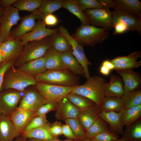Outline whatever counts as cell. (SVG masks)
Returning <instances> with one entry per match:
<instances>
[{
  "label": "cell",
  "mask_w": 141,
  "mask_h": 141,
  "mask_svg": "<svg viewBox=\"0 0 141 141\" xmlns=\"http://www.w3.org/2000/svg\"><path fill=\"white\" fill-rule=\"evenodd\" d=\"M87 79L84 84L73 87L71 92L81 95L91 100L100 111L104 96L103 90L106 80L98 75L90 77Z\"/></svg>",
  "instance_id": "6da1fadb"
},
{
  "label": "cell",
  "mask_w": 141,
  "mask_h": 141,
  "mask_svg": "<svg viewBox=\"0 0 141 141\" xmlns=\"http://www.w3.org/2000/svg\"><path fill=\"white\" fill-rule=\"evenodd\" d=\"M52 48V40L49 36L30 41L24 45L22 51L16 59L14 66L17 68L28 62L42 57Z\"/></svg>",
  "instance_id": "7a4b0ae2"
},
{
  "label": "cell",
  "mask_w": 141,
  "mask_h": 141,
  "mask_svg": "<svg viewBox=\"0 0 141 141\" xmlns=\"http://www.w3.org/2000/svg\"><path fill=\"white\" fill-rule=\"evenodd\" d=\"M37 82L73 87L80 85V77L67 69L47 70L34 77Z\"/></svg>",
  "instance_id": "3957f363"
},
{
  "label": "cell",
  "mask_w": 141,
  "mask_h": 141,
  "mask_svg": "<svg viewBox=\"0 0 141 141\" xmlns=\"http://www.w3.org/2000/svg\"><path fill=\"white\" fill-rule=\"evenodd\" d=\"M72 36L81 45L93 47L107 38L109 33L108 30L104 28L82 24L76 29L75 33Z\"/></svg>",
  "instance_id": "277c9868"
},
{
  "label": "cell",
  "mask_w": 141,
  "mask_h": 141,
  "mask_svg": "<svg viewBox=\"0 0 141 141\" xmlns=\"http://www.w3.org/2000/svg\"><path fill=\"white\" fill-rule=\"evenodd\" d=\"M37 82L34 77L18 69L13 65L5 72L2 83L3 90L13 89L20 91H25Z\"/></svg>",
  "instance_id": "5b68a950"
},
{
  "label": "cell",
  "mask_w": 141,
  "mask_h": 141,
  "mask_svg": "<svg viewBox=\"0 0 141 141\" xmlns=\"http://www.w3.org/2000/svg\"><path fill=\"white\" fill-rule=\"evenodd\" d=\"M35 88L48 102L58 103L71 92L72 87L37 82Z\"/></svg>",
  "instance_id": "8992f818"
},
{
  "label": "cell",
  "mask_w": 141,
  "mask_h": 141,
  "mask_svg": "<svg viewBox=\"0 0 141 141\" xmlns=\"http://www.w3.org/2000/svg\"><path fill=\"white\" fill-rule=\"evenodd\" d=\"M58 31L67 39L71 45L72 54L83 68L84 72V76L87 79L90 77L88 66L92 63L88 60L84 52L82 45L74 39L69 34L64 27L60 26Z\"/></svg>",
  "instance_id": "52a82bcc"
},
{
  "label": "cell",
  "mask_w": 141,
  "mask_h": 141,
  "mask_svg": "<svg viewBox=\"0 0 141 141\" xmlns=\"http://www.w3.org/2000/svg\"><path fill=\"white\" fill-rule=\"evenodd\" d=\"M21 92L7 89L0 92V115L10 116L17 108L22 97Z\"/></svg>",
  "instance_id": "ba28073f"
},
{
  "label": "cell",
  "mask_w": 141,
  "mask_h": 141,
  "mask_svg": "<svg viewBox=\"0 0 141 141\" xmlns=\"http://www.w3.org/2000/svg\"><path fill=\"white\" fill-rule=\"evenodd\" d=\"M19 11L12 6L5 8L3 14L0 18V42L1 43L9 37L12 27L20 20Z\"/></svg>",
  "instance_id": "9c48e42d"
},
{
  "label": "cell",
  "mask_w": 141,
  "mask_h": 141,
  "mask_svg": "<svg viewBox=\"0 0 141 141\" xmlns=\"http://www.w3.org/2000/svg\"><path fill=\"white\" fill-rule=\"evenodd\" d=\"M84 11L91 25L97 27H102L108 30L112 28V13L109 9H88Z\"/></svg>",
  "instance_id": "30bf717a"
},
{
  "label": "cell",
  "mask_w": 141,
  "mask_h": 141,
  "mask_svg": "<svg viewBox=\"0 0 141 141\" xmlns=\"http://www.w3.org/2000/svg\"><path fill=\"white\" fill-rule=\"evenodd\" d=\"M44 17L38 9L29 15L23 16L17 26L11 31L9 37L20 39L34 28L36 23V19L42 20Z\"/></svg>",
  "instance_id": "8fae6325"
},
{
  "label": "cell",
  "mask_w": 141,
  "mask_h": 141,
  "mask_svg": "<svg viewBox=\"0 0 141 141\" xmlns=\"http://www.w3.org/2000/svg\"><path fill=\"white\" fill-rule=\"evenodd\" d=\"M48 102L34 87L26 91L17 108L35 112Z\"/></svg>",
  "instance_id": "7c38bea8"
},
{
  "label": "cell",
  "mask_w": 141,
  "mask_h": 141,
  "mask_svg": "<svg viewBox=\"0 0 141 141\" xmlns=\"http://www.w3.org/2000/svg\"><path fill=\"white\" fill-rule=\"evenodd\" d=\"M24 46L21 39L9 37L2 43L1 52L3 61L7 62L16 59L21 54Z\"/></svg>",
  "instance_id": "4fadbf2b"
},
{
  "label": "cell",
  "mask_w": 141,
  "mask_h": 141,
  "mask_svg": "<svg viewBox=\"0 0 141 141\" xmlns=\"http://www.w3.org/2000/svg\"><path fill=\"white\" fill-rule=\"evenodd\" d=\"M112 13V25L120 22L127 26L129 31H136L141 33V19L138 16L123 10H115Z\"/></svg>",
  "instance_id": "5bb4252c"
},
{
  "label": "cell",
  "mask_w": 141,
  "mask_h": 141,
  "mask_svg": "<svg viewBox=\"0 0 141 141\" xmlns=\"http://www.w3.org/2000/svg\"><path fill=\"white\" fill-rule=\"evenodd\" d=\"M42 20L39 19L32 30L22 36L20 39L24 45L32 41L39 40L50 37L58 33V29L47 28Z\"/></svg>",
  "instance_id": "9a60e30c"
},
{
  "label": "cell",
  "mask_w": 141,
  "mask_h": 141,
  "mask_svg": "<svg viewBox=\"0 0 141 141\" xmlns=\"http://www.w3.org/2000/svg\"><path fill=\"white\" fill-rule=\"evenodd\" d=\"M115 71L122 77L125 92L133 91L140 87L141 76L139 73L134 71L133 69Z\"/></svg>",
  "instance_id": "2e32d148"
},
{
  "label": "cell",
  "mask_w": 141,
  "mask_h": 141,
  "mask_svg": "<svg viewBox=\"0 0 141 141\" xmlns=\"http://www.w3.org/2000/svg\"><path fill=\"white\" fill-rule=\"evenodd\" d=\"M35 112L17 108L9 116L17 131L19 136L35 117Z\"/></svg>",
  "instance_id": "e0dca14e"
},
{
  "label": "cell",
  "mask_w": 141,
  "mask_h": 141,
  "mask_svg": "<svg viewBox=\"0 0 141 141\" xmlns=\"http://www.w3.org/2000/svg\"><path fill=\"white\" fill-rule=\"evenodd\" d=\"M55 116L58 120L64 121L69 118H77L80 111L66 97L57 104Z\"/></svg>",
  "instance_id": "ac0fdd59"
},
{
  "label": "cell",
  "mask_w": 141,
  "mask_h": 141,
  "mask_svg": "<svg viewBox=\"0 0 141 141\" xmlns=\"http://www.w3.org/2000/svg\"><path fill=\"white\" fill-rule=\"evenodd\" d=\"M125 92L121 77L116 75H111L109 82H106L104 85L103 90L104 96L121 98Z\"/></svg>",
  "instance_id": "d6986e66"
},
{
  "label": "cell",
  "mask_w": 141,
  "mask_h": 141,
  "mask_svg": "<svg viewBox=\"0 0 141 141\" xmlns=\"http://www.w3.org/2000/svg\"><path fill=\"white\" fill-rule=\"evenodd\" d=\"M9 116L0 115V141H13L19 137Z\"/></svg>",
  "instance_id": "ffe728a7"
},
{
  "label": "cell",
  "mask_w": 141,
  "mask_h": 141,
  "mask_svg": "<svg viewBox=\"0 0 141 141\" xmlns=\"http://www.w3.org/2000/svg\"><path fill=\"white\" fill-rule=\"evenodd\" d=\"M122 111L116 112L99 111V117L107 123L113 131L118 134H122L123 132L122 120Z\"/></svg>",
  "instance_id": "44dd1931"
},
{
  "label": "cell",
  "mask_w": 141,
  "mask_h": 141,
  "mask_svg": "<svg viewBox=\"0 0 141 141\" xmlns=\"http://www.w3.org/2000/svg\"><path fill=\"white\" fill-rule=\"evenodd\" d=\"M51 124L48 122L44 125L23 132L20 136L26 139L41 140H59L58 137L53 136L50 131Z\"/></svg>",
  "instance_id": "7402d4cb"
},
{
  "label": "cell",
  "mask_w": 141,
  "mask_h": 141,
  "mask_svg": "<svg viewBox=\"0 0 141 141\" xmlns=\"http://www.w3.org/2000/svg\"><path fill=\"white\" fill-rule=\"evenodd\" d=\"M16 68L33 77L47 70L45 67L44 56L28 62Z\"/></svg>",
  "instance_id": "603a6c76"
},
{
  "label": "cell",
  "mask_w": 141,
  "mask_h": 141,
  "mask_svg": "<svg viewBox=\"0 0 141 141\" xmlns=\"http://www.w3.org/2000/svg\"><path fill=\"white\" fill-rule=\"evenodd\" d=\"M98 111L96 106L80 111L77 119L85 131L99 118Z\"/></svg>",
  "instance_id": "cb8c5ba5"
},
{
  "label": "cell",
  "mask_w": 141,
  "mask_h": 141,
  "mask_svg": "<svg viewBox=\"0 0 141 141\" xmlns=\"http://www.w3.org/2000/svg\"><path fill=\"white\" fill-rule=\"evenodd\" d=\"M44 56L46 70L66 69L63 63L61 54L56 51L52 48L49 49Z\"/></svg>",
  "instance_id": "d4e9b609"
},
{
  "label": "cell",
  "mask_w": 141,
  "mask_h": 141,
  "mask_svg": "<svg viewBox=\"0 0 141 141\" xmlns=\"http://www.w3.org/2000/svg\"><path fill=\"white\" fill-rule=\"evenodd\" d=\"M61 56L66 69L77 76L84 75L83 68L73 56L72 51L61 54Z\"/></svg>",
  "instance_id": "484cf974"
},
{
  "label": "cell",
  "mask_w": 141,
  "mask_h": 141,
  "mask_svg": "<svg viewBox=\"0 0 141 141\" xmlns=\"http://www.w3.org/2000/svg\"><path fill=\"white\" fill-rule=\"evenodd\" d=\"M116 10H123L141 19V2L138 0H114Z\"/></svg>",
  "instance_id": "4316f807"
},
{
  "label": "cell",
  "mask_w": 141,
  "mask_h": 141,
  "mask_svg": "<svg viewBox=\"0 0 141 141\" xmlns=\"http://www.w3.org/2000/svg\"><path fill=\"white\" fill-rule=\"evenodd\" d=\"M126 126L120 139L124 141H141V119Z\"/></svg>",
  "instance_id": "83f0119b"
},
{
  "label": "cell",
  "mask_w": 141,
  "mask_h": 141,
  "mask_svg": "<svg viewBox=\"0 0 141 141\" xmlns=\"http://www.w3.org/2000/svg\"><path fill=\"white\" fill-rule=\"evenodd\" d=\"M125 108L121 98L104 96L100 111L119 112Z\"/></svg>",
  "instance_id": "f1b7e54d"
},
{
  "label": "cell",
  "mask_w": 141,
  "mask_h": 141,
  "mask_svg": "<svg viewBox=\"0 0 141 141\" xmlns=\"http://www.w3.org/2000/svg\"><path fill=\"white\" fill-rule=\"evenodd\" d=\"M62 7L76 16L80 20L82 24L90 25L88 18L77 4L76 0H63Z\"/></svg>",
  "instance_id": "f546056e"
},
{
  "label": "cell",
  "mask_w": 141,
  "mask_h": 141,
  "mask_svg": "<svg viewBox=\"0 0 141 141\" xmlns=\"http://www.w3.org/2000/svg\"><path fill=\"white\" fill-rule=\"evenodd\" d=\"M141 115V104L125 108L123 111L122 120L124 126H127L140 119Z\"/></svg>",
  "instance_id": "4dcf8cb0"
},
{
  "label": "cell",
  "mask_w": 141,
  "mask_h": 141,
  "mask_svg": "<svg viewBox=\"0 0 141 141\" xmlns=\"http://www.w3.org/2000/svg\"><path fill=\"white\" fill-rule=\"evenodd\" d=\"M50 37L52 40V48L57 52L62 54L72 51L68 40L61 33L58 32Z\"/></svg>",
  "instance_id": "1f68e13d"
},
{
  "label": "cell",
  "mask_w": 141,
  "mask_h": 141,
  "mask_svg": "<svg viewBox=\"0 0 141 141\" xmlns=\"http://www.w3.org/2000/svg\"><path fill=\"white\" fill-rule=\"evenodd\" d=\"M66 97L80 111L84 110L91 107L96 106L91 100L77 93L70 92L68 94Z\"/></svg>",
  "instance_id": "d6a6232c"
},
{
  "label": "cell",
  "mask_w": 141,
  "mask_h": 141,
  "mask_svg": "<svg viewBox=\"0 0 141 141\" xmlns=\"http://www.w3.org/2000/svg\"><path fill=\"white\" fill-rule=\"evenodd\" d=\"M121 98L125 108L141 104V89L125 92Z\"/></svg>",
  "instance_id": "836d02e7"
},
{
  "label": "cell",
  "mask_w": 141,
  "mask_h": 141,
  "mask_svg": "<svg viewBox=\"0 0 141 141\" xmlns=\"http://www.w3.org/2000/svg\"><path fill=\"white\" fill-rule=\"evenodd\" d=\"M64 121L72 130L75 137V140L83 141L87 139L86 131L77 118L67 119Z\"/></svg>",
  "instance_id": "e575fe53"
},
{
  "label": "cell",
  "mask_w": 141,
  "mask_h": 141,
  "mask_svg": "<svg viewBox=\"0 0 141 141\" xmlns=\"http://www.w3.org/2000/svg\"><path fill=\"white\" fill-rule=\"evenodd\" d=\"M62 2L61 0H42L38 9L44 16L62 7Z\"/></svg>",
  "instance_id": "d590c367"
},
{
  "label": "cell",
  "mask_w": 141,
  "mask_h": 141,
  "mask_svg": "<svg viewBox=\"0 0 141 141\" xmlns=\"http://www.w3.org/2000/svg\"><path fill=\"white\" fill-rule=\"evenodd\" d=\"M42 0H16L11 6L19 11H26L32 12L40 6Z\"/></svg>",
  "instance_id": "8d00e7d4"
},
{
  "label": "cell",
  "mask_w": 141,
  "mask_h": 141,
  "mask_svg": "<svg viewBox=\"0 0 141 141\" xmlns=\"http://www.w3.org/2000/svg\"><path fill=\"white\" fill-rule=\"evenodd\" d=\"M109 130V129L104 121L99 117L86 131L87 138H92L100 133Z\"/></svg>",
  "instance_id": "74e56055"
},
{
  "label": "cell",
  "mask_w": 141,
  "mask_h": 141,
  "mask_svg": "<svg viewBox=\"0 0 141 141\" xmlns=\"http://www.w3.org/2000/svg\"><path fill=\"white\" fill-rule=\"evenodd\" d=\"M118 139V134L109 129L100 133L89 140V141H116Z\"/></svg>",
  "instance_id": "f35d334b"
},
{
  "label": "cell",
  "mask_w": 141,
  "mask_h": 141,
  "mask_svg": "<svg viewBox=\"0 0 141 141\" xmlns=\"http://www.w3.org/2000/svg\"><path fill=\"white\" fill-rule=\"evenodd\" d=\"M48 122L46 115L35 116L26 126L22 133L42 126Z\"/></svg>",
  "instance_id": "ab89813d"
},
{
  "label": "cell",
  "mask_w": 141,
  "mask_h": 141,
  "mask_svg": "<svg viewBox=\"0 0 141 141\" xmlns=\"http://www.w3.org/2000/svg\"><path fill=\"white\" fill-rule=\"evenodd\" d=\"M141 55V51H136L127 56H118L110 60L114 64L125 63L137 61L140 57Z\"/></svg>",
  "instance_id": "60d3db41"
},
{
  "label": "cell",
  "mask_w": 141,
  "mask_h": 141,
  "mask_svg": "<svg viewBox=\"0 0 141 141\" xmlns=\"http://www.w3.org/2000/svg\"><path fill=\"white\" fill-rule=\"evenodd\" d=\"M83 11L88 9L105 8L103 5L96 0H76Z\"/></svg>",
  "instance_id": "b9f144b4"
},
{
  "label": "cell",
  "mask_w": 141,
  "mask_h": 141,
  "mask_svg": "<svg viewBox=\"0 0 141 141\" xmlns=\"http://www.w3.org/2000/svg\"><path fill=\"white\" fill-rule=\"evenodd\" d=\"M58 103L48 102L41 106L35 113V116L46 115V114L51 111L56 110Z\"/></svg>",
  "instance_id": "7bdbcfd3"
},
{
  "label": "cell",
  "mask_w": 141,
  "mask_h": 141,
  "mask_svg": "<svg viewBox=\"0 0 141 141\" xmlns=\"http://www.w3.org/2000/svg\"><path fill=\"white\" fill-rule=\"evenodd\" d=\"M16 59L9 62L3 61L0 64V92L2 91V83L4 74L7 70L14 65Z\"/></svg>",
  "instance_id": "ee69618b"
},
{
  "label": "cell",
  "mask_w": 141,
  "mask_h": 141,
  "mask_svg": "<svg viewBox=\"0 0 141 141\" xmlns=\"http://www.w3.org/2000/svg\"><path fill=\"white\" fill-rule=\"evenodd\" d=\"M141 61H131L124 63L114 64V70H116L127 69H133L140 66Z\"/></svg>",
  "instance_id": "f6af8a7d"
},
{
  "label": "cell",
  "mask_w": 141,
  "mask_h": 141,
  "mask_svg": "<svg viewBox=\"0 0 141 141\" xmlns=\"http://www.w3.org/2000/svg\"><path fill=\"white\" fill-rule=\"evenodd\" d=\"M62 125L61 122L56 121L51 124L50 131L51 134L54 136L58 137V136L62 134Z\"/></svg>",
  "instance_id": "bcb514c9"
},
{
  "label": "cell",
  "mask_w": 141,
  "mask_h": 141,
  "mask_svg": "<svg viewBox=\"0 0 141 141\" xmlns=\"http://www.w3.org/2000/svg\"><path fill=\"white\" fill-rule=\"evenodd\" d=\"M42 20L46 25L49 26H56L58 22L57 18L52 14H48L44 16Z\"/></svg>",
  "instance_id": "7dc6e473"
},
{
  "label": "cell",
  "mask_w": 141,
  "mask_h": 141,
  "mask_svg": "<svg viewBox=\"0 0 141 141\" xmlns=\"http://www.w3.org/2000/svg\"><path fill=\"white\" fill-rule=\"evenodd\" d=\"M112 27L114 28V35L121 34L129 31L127 26L123 23L119 22L112 25Z\"/></svg>",
  "instance_id": "c3c4849f"
},
{
  "label": "cell",
  "mask_w": 141,
  "mask_h": 141,
  "mask_svg": "<svg viewBox=\"0 0 141 141\" xmlns=\"http://www.w3.org/2000/svg\"><path fill=\"white\" fill-rule=\"evenodd\" d=\"M62 134L68 139L75 140V137L74 134L70 127L67 124L62 125Z\"/></svg>",
  "instance_id": "681fc988"
},
{
  "label": "cell",
  "mask_w": 141,
  "mask_h": 141,
  "mask_svg": "<svg viewBox=\"0 0 141 141\" xmlns=\"http://www.w3.org/2000/svg\"><path fill=\"white\" fill-rule=\"evenodd\" d=\"M105 8L109 9L111 8L114 10L116 9V4L113 0H98Z\"/></svg>",
  "instance_id": "f907efd6"
},
{
  "label": "cell",
  "mask_w": 141,
  "mask_h": 141,
  "mask_svg": "<svg viewBox=\"0 0 141 141\" xmlns=\"http://www.w3.org/2000/svg\"><path fill=\"white\" fill-rule=\"evenodd\" d=\"M16 0H0V6L4 8L11 7Z\"/></svg>",
  "instance_id": "816d5d0a"
},
{
  "label": "cell",
  "mask_w": 141,
  "mask_h": 141,
  "mask_svg": "<svg viewBox=\"0 0 141 141\" xmlns=\"http://www.w3.org/2000/svg\"><path fill=\"white\" fill-rule=\"evenodd\" d=\"M102 65L105 66L111 71L114 70V64L111 62L110 60H104L102 62Z\"/></svg>",
  "instance_id": "f5cc1de1"
},
{
  "label": "cell",
  "mask_w": 141,
  "mask_h": 141,
  "mask_svg": "<svg viewBox=\"0 0 141 141\" xmlns=\"http://www.w3.org/2000/svg\"><path fill=\"white\" fill-rule=\"evenodd\" d=\"M111 70L105 66L102 65L100 69V73L104 75H109Z\"/></svg>",
  "instance_id": "db71d44e"
},
{
  "label": "cell",
  "mask_w": 141,
  "mask_h": 141,
  "mask_svg": "<svg viewBox=\"0 0 141 141\" xmlns=\"http://www.w3.org/2000/svg\"><path fill=\"white\" fill-rule=\"evenodd\" d=\"M26 141H89V139H87L83 141H77L75 140H70L68 139L66 140H41L34 139H26Z\"/></svg>",
  "instance_id": "11a10c76"
},
{
  "label": "cell",
  "mask_w": 141,
  "mask_h": 141,
  "mask_svg": "<svg viewBox=\"0 0 141 141\" xmlns=\"http://www.w3.org/2000/svg\"><path fill=\"white\" fill-rule=\"evenodd\" d=\"M13 141H26V139L20 136L16 138Z\"/></svg>",
  "instance_id": "9f6ffc18"
},
{
  "label": "cell",
  "mask_w": 141,
  "mask_h": 141,
  "mask_svg": "<svg viewBox=\"0 0 141 141\" xmlns=\"http://www.w3.org/2000/svg\"><path fill=\"white\" fill-rule=\"evenodd\" d=\"M5 8L0 6V18L3 14Z\"/></svg>",
  "instance_id": "6f0895ef"
},
{
  "label": "cell",
  "mask_w": 141,
  "mask_h": 141,
  "mask_svg": "<svg viewBox=\"0 0 141 141\" xmlns=\"http://www.w3.org/2000/svg\"><path fill=\"white\" fill-rule=\"evenodd\" d=\"M1 44L2 43L0 42V64L3 61V59L1 52Z\"/></svg>",
  "instance_id": "680465c9"
},
{
  "label": "cell",
  "mask_w": 141,
  "mask_h": 141,
  "mask_svg": "<svg viewBox=\"0 0 141 141\" xmlns=\"http://www.w3.org/2000/svg\"><path fill=\"white\" fill-rule=\"evenodd\" d=\"M116 141H124L121 140L120 139H117Z\"/></svg>",
  "instance_id": "91938a15"
}]
</instances>
